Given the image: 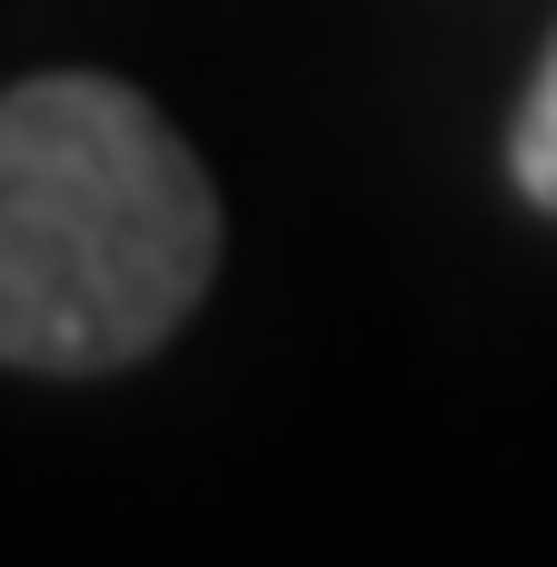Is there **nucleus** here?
Returning a JSON list of instances; mask_svg holds the SVG:
<instances>
[{
  "label": "nucleus",
  "mask_w": 557,
  "mask_h": 567,
  "mask_svg": "<svg viewBox=\"0 0 557 567\" xmlns=\"http://www.w3.org/2000/svg\"><path fill=\"white\" fill-rule=\"evenodd\" d=\"M209 269L219 189L130 80L0 90V369H130L199 309Z\"/></svg>",
  "instance_id": "nucleus-1"
},
{
  "label": "nucleus",
  "mask_w": 557,
  "mask_h": 567,
  "mask_svg": "<svg viewBox=\"0 0 557 567\" xmlns=\"http://www.w3.org/2000/svg\"><path fill=\"white\" fill-rule=\"evenodd\" d=\"M508 169H518V189H528L538 209H557V40H548V60H538V80H528V100H518Z\"/></svg>",
  "instance_id": "nucleus-2"
}]
</instances>
